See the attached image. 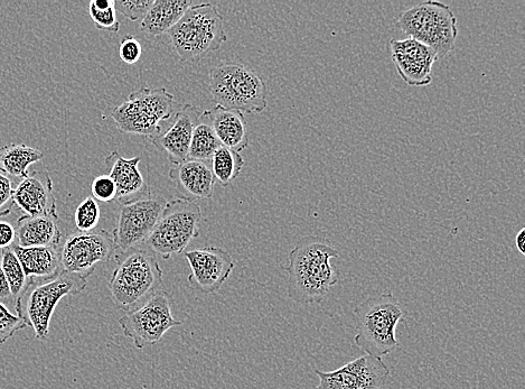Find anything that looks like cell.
Wrapping results in <instances>:
<instances>
[{"instance_id": "3957f363", "label": "cell", "mask_w": 525, "mask_h": 389, "mask_svg": "<svg viewBox=\"0 0 525 389\" xmlns=\"http://www.w3.org/2000/svg\"><path fill=\"white\" fill-rule=\"evenodd\" d=\"M356 336L354 344L365 354L382 359L399 347L396 336L403 311L396 296L384 293L372 296L355 309Z\"/></svg>"}, {"instance_id": "ba28073f", "label": "cell", "mask_w": 525, "mask_h": 389, "mask_svg": "<svg viewBox=\"0 0 525 389\" xmlns=\"http://www.w3.org/2000/svg\"><path fill=\"white\" fill-rule=\"evenodd\" d=\"M175 98L165 88H140L123 104L112 110L111 118L126 134L154 137L163 131V123L172 119Z\"/></svg>"}, {"instance_id": "8fae6325", "label": "cell", "mask_w": 525, "mask_h": 389, "mask_svg": "<svg viewBox=\"0 0 525 389\" xmlns=\"http://www.w3.org/2000/svg\"><path fill=\"white\" fill-rule=\"evenodd\" d=\"M118 248L107 230L74 233L60 249L62 271L87 280L99 264L110 261Z\"/></svg>"}, {"instance_id": "5bb4252c", "label": "cell", "mask_w": 525, "mask_h": 389, "mask_svg": "<svg viewBox=\"0 0 525 389\" xmlns=\"http://www.w3.org/2000/svg\"><path fill=\"white\" fill-rule=\"evenodd\" d=\"M190 267L189 282L203 294H214L228 281L236 262L219 247H204L183 253Z\"/></svg>"}, {"instance_id": "e575fe53", "label": "cell", "mask_w": 525, "mask_h": 389, "mask_svg": "<svg viewBox=\"0 0 525 389\" xmlns=\"http://www.w3.org/2000/svg\"><path fill=\"white\" fill-rule=\"evenodd\" d=\"M15 240V228L9 222L0 221V249L12 247Z\"/></svg>"}, {"instance_id": "7402d4cb", "label": "cell", "mask_w": 525, "mask_h": 389, "mask_svg": "<svg viewBox=\"0 0 525 389\" xmlns=\"http://www.w3.org/2000/svg\"><path fill=\"white\" fill-rule=\"evenodd\" d=\"M59 217L22 216L17 220V245L27 247L59 246L62 233L58 225Z\"/></svg>"}, {"instance_id": "ffe728a7", "label": "cell", "mask_w": 525, "mask_h": 389, "mask_svg": "<svg viewBox=\"0 0 525 389\" xmlns=\"http://www.w3.org/2000/svg\"><path fill=\"white\" fill-rule=\"evenodd\" d=\"M208 111L215 135H217L221 145L234 152L245 151L250 140L247 120L241 111L225 109L220 106Z\"/></svg>"}, {"instance_id": "e0dca14e", "label": "cell", "mask_w": 525, "mask_h": 389, "mask_svg": "<svg viewBox=\"0 0 525 389\" xmlns=\"http://www.w3.org/2000/svg\"><path fill=\"white\" fill-rule=\"evenodd\" d=\"M13 203L23 212V216L58 217L51 175L46 171L28 174L14 189Z\"/></svg>"}, {"instance_id": "6da1fadb", "label": "cell", "mask_w": 525, "mask_h": 389, "mask_svg": "<svg viewBox=\"0 0 525 389\" xmlns=\"http://www.w3.org/2000/svg\"><path fill=\"white\" fill-rule=\"evenodd\" d=\"M339 252L320 239L307 237L289 253L288 296L298 304L321 303L340 281V272L332 266Z\"/></svg>"}, {"instance_id": "83f0119b", "label": "cell", "mask_w": 525, "mask_h": 389, "mask_svg": "<svg viewBox=\"0 0 525 389\" xmlns=\"http://www.w3.org/2000/svg\"><path fill=\"white\" fill-rule=\"evenodd\" d=\"M89 15L100 31L118 33L120 23L117 18L116 0H92Z\"/></svg>"}, {"instance_id": "30bf717a", "label": "cell", "mask_w": 525, "mask_h": 389, "mask_svg": "<svg viewBox=\"0 0 525 389\" xmlns=\"http://www.w3.org/2000/svg\"><path fill=\"white\" fill-rule=\"evenodd\" d=\"M182 324V321L173 317L171 295L165 291L150 296L138 308L126 312L119 319L125 337L133 340L139 350L158 344L168 330L181 327Z\"/></svg>"}, {"instance_id": "2e32d148", "label": "cell", "mask_w": 525, "mask_h": 389, "mask_svg": "<svg viewBox=\"0 0 525 389\" xmlns=\"http://www.w3.org/2000/svg\"><path fill=\"white\" fill-rule=\"evenodd\" d=\"M199 117V111L193 105H183L171 120L170 126L158 135L149 137L150 143L165 154L173 165L189 160L192 135Z\"/></svg>"}, {"instance_id": "9c48e42d", "label": "cell", "mask_w": 525, "mask_h": 389, "mask_svg": "<svg viewBox=\"0 0 525 389\" xmlns=\"http://www.w3.org/2000/svg\"><path fill=\"white\" fill-rule=\"evenodd\" d=\"M201 218V207L192 199L178 198L167 202L146 243L167 261L184 253L192 240L199 237Z\"/></svg>"}, {"instance_id": "8992f818", "label": "cell", "mask_w": 525, "mask_h": 389, "mask_svg": "<svg viewBox=\"0 0 525 389\" xmlns=\"http://www.w3.org/2000/svg\"><path fill=\"white\" fill-rule=\"evenodd\" d=\"M210 94L217 106L260 114L267 108L268 89L258 74L237 63H222L209 73Z\"/></svg>"}, {"instance_id": "9a60e30c", "label": "cell", "mask_w": 525, "mask_h": 389, "mask_svg": "<svg viewBox=\"0 0 525 389\" xmlns=\"http://www.w3.org/2000/svg\"><path fill=\"white\" fill-rule=\"evenodd\" d=\"M391 58L403 81L410 87H426L433 81L431 71L438 60L428 46L414 39L392 40Z\"/></svg>"}, {"instance_id": "5b68a950", "label": "cell", "mask_w": 525, "mask_h": 389, "mask_svg": "<svg viewBox=\"0 0 525 389\" xmlns=\"http://www.w3.org/2000/svg\"><path fill=\"white\" fill-rule=\"evenodd\" d=\"M168 35L183 62L199 61L228 41L223 16L209 3L192 6Z\"/></svg>"}, {"instance_id": "7c38bea8", "label": "cell", "mask_w": 525, "mask_h": 389, "mask_svg": "<svg viewBox=\"0 0 525 389\" xmlns=\"http://www.w3.org/2000/svg\"><path fill=\"white\" fill-rule=\"evenodd\" d=\"M166 203L161 196H149L120 206L117 227L111 233L120 252H127L147 242L161 218Z\"/></svg>"}, {"instance_id": "836d02e7", "label": "cell", "mask_w": 525, "mask_h": 389, "mask_svg": "<svg viewBox=\"0 0 525 389\" xmlns=\"http://www.w3.org/2000/svg\"><path fill=\"white\" fill-rule=\"evenodd\" d=\"M13 193L12 181L0 173V218L11 215L14 208Z\"/></svg>"}, {"instance_id": "4316f807", "label": "cell", "mask_w": 525, "mask_h": 389, "mask_svg": "<svg viewBox=\"0 0 525 389\" xmlns=\"http://www.w3.org/2000/svg\"><path fill=\"white\" fill-rule=\"evenodd\" d=\"M0 264H2L3 272L6 276L9 289H11L13 298L16 302V300L20 298L21 294L25 290L27 277L12 247L2 249Z\"/></svg>"}, {"instance_id": "d6986e66", "label": "cell", "mask_w": 525, "mask_h": 389, "mask_svg": "<svg viewBox=\"0 0 525 389\" xmlns=\"http://www.w3.org/2000/svg\"><path fill=\"white\" fill-rule=\"evenodd\" d=\"M168 177L186 199H210L215 179L208 162L186 160L173 165Z\"/></svg>"}, {"instance_id": "484cf974", "label": "cell", "mask_w": 525, "mask_h": 389, "mask_svg": "<svg viewBox=\"0 0 525 389\" xmlns=\"http://www.w3.org/2000/svg\"><path fill=\"white\" fill-rule=\"evenodd\" d=\"M243 165H245V160L240 153L221 146L211 159V170L215 182L221 184L222 187H227L239 177Z\"/></svg>"}, {"instance_id": "f1b7e54d", "label": "cell", "mask_w": 525, "mask_h": 389, "mask_svg": "<svg viewBox=\"0 0 525 389\" xmlns=\"http://www.w3.org/2000/svg\"><path fill=\"white\" fill-rule=\"evenodd\" d=\"M101 219V209L92 197L84 199L74 212V222L80 233L95 230Z\"/></svg>"}, {"instance_id": "603a6c76", "label": "cell", "mask_w": 525, "mask_h": 389, "mask_svg": "<svg viewBox=\"0 0 525 389\" xmlns=\"http://www.w3.org/2000/svg\"><path fill=\"white\" fill-rule=\"evenodd\" d=\"M192 6L190 0H155L140 23V30L148 37L168 33Z\"/></svg>"}, {"instance_id": "f546056e", "label": "cell", "mask_w": 525, "mask_h": 389, "mask_svg": "<svg viewBox=\"0 0 525 389\" xmlns=\"http://www.w3.org/2000/svg\"><path fill=\"white\" fill-rule=\"evenodd\" d=\"M27 328L24 320L0 302V345L13 338L17 332Z\"/></svg>"}, {"instance_id": "d4e9b609", "label": "cell", "mask_w": 525, "mask_h": 389, "mask_svg": "<svg viewBox=\"0 0 525 389\" xmlns=\"http://www.w3.org/2000/svg\"><path fill=\"white\" fill-rule=\"evenodd\" d=\"M221 146L215 135L209 111H204L193 131L189 160L211 161L212 156Z\"/></svg>"}, {"instance_id": "d6a6232c", "label": "cell", "mask_w": 525, "mask_h": 389, "mask_svg": "<svg viewBox=\"0 0 525 389\" xmlns=\"http://www.w3.org/2000/svg\"><path fill=\"white\" fill-rule=\"evenodd\" d=\"M143 55L142 44L134 35H126L119 45V58L121 61L133 66Z\"/></svg>"}, {"instance_id": "52a82bcc", "label": "cell", "mask_w": 525, "mask_h": 389, "mask_svg": "<svg viewBox=\"0 0 525 389\" xmlns=\"http://www.w3.org/2000/svg\"><path fill=\"white\" fill-rule=\"evenodd\" d=\"M399 29L433 50L437 59H443L455 49L458 35L457 18L448 5L440 2L421 3L402 12Z\"/></svg>"}, {"instance_id": "8d00e7d4", "label": "cell", "mask_w": 525, "mask_h": 389, "mask_svg": "<svg viewBox=\"0 0 525 389\" xmlns=\"http://www.w3.org/2000/svg\"><path fill=\"white\" fill-rule=\"evenodd\" d=\"M515 247H517L521 255H525V228H522L517 237H515Z\"/></svg>"}, {"instance_id": "7a4b0ae2", "label": "cell", "mask_w": 525, "mask_h": 389, "mask_svg": "<svg viewBox=\"0 0 525 389\" xmlns=\"http://www.w3.org/2000/svg\"><path fill=\"white\" fill-rule=\"evenodd\" d=\"M117 265L108 283L115 308L129 312L146 302L163 284V270L154 253L131 248L116 255Z\"/></svg>"}, {"instance_id": "4dcf8cb0", "label": "cell", "mask_w": 525, "mask_h": 389, "mask_svg": "<svg viewBox=\"0 0 525 389\" xmlns=\"http://www.w3.org/2000/svg\"><path fill=\"white\" fill-rule=\"evenodd\" d=\"M92 198L101 202L115 201L117 187L108 174L99 175L91 184Z\"/></svg>"}, {"instance_id": "4fadbf2b", "label": "cell", "mask_w": 525, "mask_h": 389, "mask_svg": "<svg viewBox=\"0 0 525 389\" xmlns=\"http://www.w3.org/2000/svg\"><path fill=\"white\" fill-rule=\"evenodd\" d=\"M315 374L320 378L317 389H384L391 372L382 359L364 355L333 372Z\"/></svg>"}, {"instance_id": "1f68e13d", "label": "cell", "mask_w": 525, "mask_h": 389, "mask_svg": "<svg viewBox=\"0 0 525 389\" xmlns=\"http://www.w3.org/2000/svg\"><path fill=\"white\" fill-rule=\"evenodd\" d=\"M155 0H135V2H116V11L123 14L131 22L143 20Z\"/></svg>"}, {"instance_id": "277c9868", "label": "cell", "mask_w": 525, "mask_h": 389, "mask_svg": "<svg viewBox=\"0 0 525 389\" xmlns=\"http://www.w3.org/2000/svg\"><path fill=\"white\" fill-rule=\"evenodd\" d=\"M87 280L62 271L49 280H27L25 290L15 302V311L41 341L50 336L51 320L60 301L86 290Z\"/></svg>"}, {"instance_id": "ac0fdd59", "label": "cell", "mask_w": 525, "mask_h": 389, "mask_svg": "<svg viewBox=\"0 0 525 389\" xmlns=\"http://www.w3.org/2000/svg\"><path fill=\"white\" fill-rule=\"evenodd\" d=\"M140 161H142V157L125 159L118 151H114L106 157L105 166L109 177L116 183L117 197L115 201L119 206L152 196L147 181L139 171Z\"/></svg>"}, {"instance_id": "d590c367", "label": "cell", "mask_w": 525, "mask_h": 389, "mask_svg": "<svg viewBox=\"0 0 525 389\" xmlns=\"http://www.w3.org/2000/svg\"><path fill=\"white\" fill-rule=\"evenodd\" d=\"M0 302L4 303L5 305H14L15 308V300L13 298L11 289H9L6 276L3 272L2 264H0Z\"/></svg>"}, {"instance_id": "44dd1931", "label": "cell", "mask_w": 525, "mask_h": 389, "mask_svg": "<svg viewBox=\"0 0 525 389\" xmlns=\"http://www.w3.org/2000/svg\"><path fill=\"white\" fill-rule=\"evenodd\" d=\"M12 248L27 280H49L62 272L58 246L24 248L13 245Z\"/></svg>"}, {"instance_id": "cb8c5ba5", "label": "cell", "mask_w": 525, "mask_h": 389, "mask_svg": "<svg viewBox=\"0 0 525 389\" xmlns=\"http://www.w3.org/2000/svg\"><path fill=\"white\" fill-rule=\"evenodd\" d=\"M43 159L44 154L30 146L23 144L0 146V173L24 179L28 175V168Z\"/></svg>"}]
</instances>
